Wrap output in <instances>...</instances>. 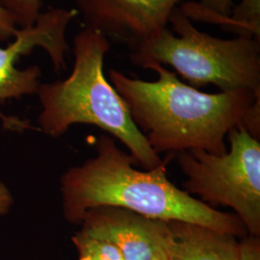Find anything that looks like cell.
<instances>
[{
	"label": "cell",
	"mask_w": 260,
	"mask_h": 260,
	"mask_svg": "<svg viewBox=\"0 0 260 260\" xmlns=\"http://www.w3.org/2000/svg\"><path fill=\"white\" fill-rule=\"evenodd\" d=\"M95 150V157L71 168L61 177L68 222L80 224L86 211L113 206L153 220L195 223L236 238L248 235L235 214L219 211L172 183L167 161L152 170H137L135 159L104 134L96 140Z\"/></svg>",
	"instance_id": "6da1fadb"
},
{
	"label": "cell",
	"mask_w": 260,
	"mask_h": 260,
	"mask_svg": "<svg viewBox=\"0 0 260 260\" xmlns=\"http://www.w3.org/2000/svg\"><path fill=\"white\" fill-rule=\"evenodd\" d=\"M156 81L132 78L111 69L108 79L131 119L158 155L202 149L223 155L229 131L242 121L260 93L249 90L206 93L181 82L160 64H150Z\"/></svg>",
	"instance_id": "7a4b0ae2"
},
{
	"label": "cell",
	"mask_w": 260,
	"mask_h": 260,
	"mask_svg": "<svg viewBox=\"0 0 260 260\" xmlns=\"http://www.w3.org/2000/svg\"><path fill=\"white\" fill-rule=\"evenodd\" d=\"M110 49V40L95 30L84 27L75 35L72 74L39 87V130L59 137L74 124L94 125L121 141L144 170L155 169L164 161L150 148L126 104L104 75V59Z\"/></svg>",
	"instance_id": "3957f363"
},
{
	"label": "cell",
	"mask_w": 260,
	"mask_h": 260,
	"mask_svg": "<svg viewBox=\"0 0 260 260\" xmlns=\"http://www.w3.org/2000/svg\"><path fill=\"white\" fill-rule=\"evenodd\" d=\"M167 27L130 47L131 64L171 66L196 87L213 84L221 92L249 90L260 93V40L236 36L220 39L200 31L179 9Z\"/></svg>",
	"instance_id": "277c9868"
},
{
	"label": "cell",
	"mask_w": 260,
	"mask_h": 260,
	"mask_svg": "<svg viewBox=\"0 0 260 260\" xmlns=\"http://www.w3.org/2000/svg\"><path fill=\"white\" fill-rule=\"evenodd\" d=\"M230 150L223 155L202 149L177 153L186 177L183 190L207 205L231 207L248 235L260 236V141L239 122L228 133Z\"/></svg>",
	"instance_id": "5b68a950"
},
{
	"label": "cell",
	"mask_w": 260,
	"mask_h": 260,
	"mask_svg": "<svg viewBox=\"0 0 260 260\" xmlns=\"http://www.w3.org/2000/svg\"><path fill=\"white\" fill-rule=\"evenodd\" d=\"M77 15L76 10L64 8L42 12L34 25L18 28L14 41L0 47V104L37 93L42 76L40 67L30 66L23 70L17 67L20 57L30 54L34 48L41 47L47 52L56 73L66 70V56L70 51L67 29ZM0 120L5 128L13 131L38 129L29 121L6 116L1 111Z\"/></svg>",
	"instance_id": "8992f818"
},
{
	"label": "cell",
	"mask_w": 260,
	"mask_h": 260,
	"mask_svg": "<svg viewBox=\"0 0 260 260\" xmlns=\"http://www.w3.org/2000/svg\"><path fill=\"white\" fill-rule=\"evenodd\" d=\"M84 27L128 48L168 27L181 0H73Z\"/></svg>",
	"instance_id": "52a82bcc"
},
{
	"label": "cell",
	"mask_w": 260,
	"mask_h": 260,
	"mask_svg": "<svg viewBox=\"0 0 260 260\" xmlns=\"http://www.w3.org/2000/svg\"><path fill=\"white\" fill-rule=\"evenodd\" d=\"M80 224L84 233L118 247L125 260H169L171 231L166 221L120 207L101 206L86 211Z\"/></svg>",
	"instance_id": "ba28073f"
},
{
	"label": "cell",
	"mask_w": 260,
	"mask_h": 260,
	"mask_svg": "<svg viewBox=\"0 0 260 260\" xmlns=\"http://www.w3.org/2000/svg\"><path fill=\"white\" fill-rule=\"evenodd\" d=\"M169 260H238L236 237L195 223L169 221Z\"/></svg>",
	"instance_id": "9c48e42d"
},
{
	"label": "cell",
	"mask_w": 260,
	"mask_h": 260,
	"mask_svg": "<svg viewBox=\"0 0 260 260\" xmlns=\"http://www.w3.org/2000/svg\"><path fill=\"white\" fill-rule=\"evenodd\" d=\"M221 28L236 36L260 40V0H241Z\"/></svg>",
	"instance_id": "30bf717a"
},
{
	"label": "cell",
	"mask_w": 260,
	"mask_h": 260,
	"mask_svg": "<svg viewBox=\"0 0 260 260\" xmlns=\"http://www.w3.org/2000/svg\"><path fill=\"white\" fill-rule=\"evenodd\" d=\"M233 0H196L187 1L179 9L192 21L222 25L231 16Z\"/></svg>",
	"instance_id": "8fae6325"
},
{
	"label": "cell",
	"mask_w": 260,
	"mask_h": 260,
	"mask_svg": "<svg viewBox=\"0 0 260 260\" xmlns=\"http://www.w3.org/2000/svg\"><path fill=\"white\" fill-rule=\"evenodd\" d=\"M72 240L79 260H125L119 248L111 242L93 237L81 230Z\"/></svg>",
	"instance_id": "7c38bea8"
},
{
	"label": "cell",
	"mask_w": 260,
	"mask_h": 260,
	"mask_svg": "<svg viewBox=\"0 0 260 260\" xmlns=\"http://www.w3.org/2000/svg\"><path fill=\"white\" fill-rule=\"evenodd\" d=\"M0 4L14 17L19 28L35 24L42 14L43 0H0Z\"/></svg>",
	"instance_id": "4fadbf2b"
},
{
	"label": "cell",
	"mask_w": 260,
	"mask_h": 260,
	"mask_svg": "<svg viewBox=\"0 0 260 260\" xmlns=\"http://www.w3.org/2000/svg\"><path fill=\"white\" fill-rule=\"evenodd\" d=\"M240 123L254 139L260 140V98L251 104Z\"/></svg>",
	"instance_id": "5bb4252c"
},
{
	"label": "cell",
	"mask_w": 260,
	"mask_h": 260,
	"mask_svg": "<svg viewBox=\"0 0 260 260\" xmlns=\"http://www.w3.org/2000/svg\"><path fill=\"white\" fill-rule=\"evenodd\" d=\"M238 260H260V238L247 235L238 241Z\"/></svg>",
	"instance_id": "9a60e30c"
},
{
	"label": "cell",
	"mask_w": 260,
	"mask_h": 260,
	"mask_svg": "<svg viewBox=\"0 0 260 260\" xmlns=\"http://www.w3.org/2000/svg\"><path fill=\"white\" fill-rule=\"evenodd\" d=\"M18 28L14 17L0 4V43L15 37Z\"/></svg>",
	"instance_id": "2e32d148"
},
{
	"label": "cell",
	"mask_w": 260,
	"mask_h": 260,
	"mask_svg": "<svg viewBox=\"0 0 260 260\" xmlns=\"http://www.w3.org/2000/svg\"><path fill=\"white\" fill-rule=\"evenodd\" d=\"M12 205L13 197L10 193L9 189L0 182V215L7 213Z\"/></svg>",
	"instance_id": "e0dca14e"
}]
</instances>
